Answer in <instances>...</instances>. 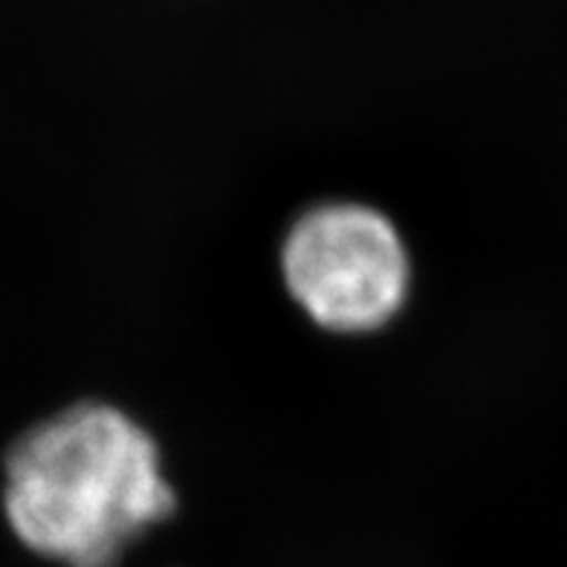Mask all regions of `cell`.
Masks as SVG:
<instances>
[{"label":"cell","mask_w":567,"mask_h":567,"mask_svg":"<svg viewBox=\"0 0 567 567\" xmlns=\"http://www.w3.org/2000/svg\"><path fill=\"white\" fill-rule=\"evenodd\" d=\"M284 284L333 333L385 328L409 299L411 261L396 226L362 203H321L290 226Z\"/></svg>","instance_id":"7a4b0ae2"},{"label":"cell","mask_w":567,"mask_h":567,"mask_svg":"<svg viewBox=\"0 0 567 567\" xmlns=\"http://www.w3.org/2000/svg\"><path fill=\"white\" fill-rule=\"evenodd\" d=\"M3 509L23 545L64 567H113L174 493L159 449L131 414L79 403L21 434L7 455Z\"/></svg>","instance_id":"6da1fadb"}]
</instances>
